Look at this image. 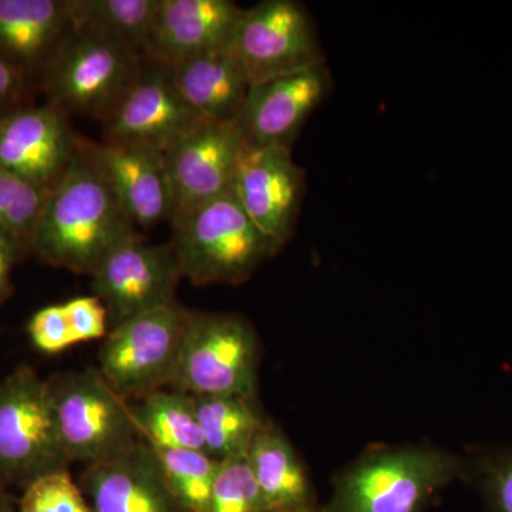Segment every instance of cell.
Masks as SVG:
<instances>
[{
    "instance_id": "6da1fadb",
    "label": "cell",
    "mask_w": 512,
    "mask_h": 512,
    "mask_svg": "<svg viewBox=\"0 0 512 512\" xmlns=\"http://www.w3.org/2000/svg\"><path fill=\"white\" fill-rule=\"evenodd\" d=\"M137 235L101 170L93 141L79 138L76 154L47 195L30 239L42 264L92 275L111 249Z\"/></svg>"
},
{
    "instance_id": "7a4b0ae2",
    "label": "cell",
    "mask_w": 512,
    "mask_h": 512,
    "mask_svg": "<svg viewBox=\"0 0 512 512\" xmlns=\"http://www.w3.org/2000/svg\"><path fill=\"white\" fill-rule=\"evenodd\" d=\"M464 457L430 444L375 446L333 483L326 512H424L448 485L463 481Z\"/></svg>"
},
{
    "instance_id": "3957f363",
    "label": "cell",
    "mask_w": 512,
    "mask_h": 512,
    "mask_svg": "<svg viewBox=\"0 0 512 512\" xmlns=\"http://www.w3.org/2000/svg\"><path fill=\"white\" fill-rule=\"evenodd\" d=\"M171 225L181 274L197 286L244 284L282 249L256 227L232 191Z\"/></svg>"
},
{
    "instance_id": "277c9868",
    "label": "cell",
    "mask_w": 512,
    "mask_h": 512,
    "mask_svg": "<svg viewBox=\"0 0 512 512\" xmlns=\"http://www.w3.org/2000/svg\"><path fill=\"white\" fill-rule=\"evenodd\" d=\"M144 56L133 46L97 30L76 26L39 89L66 114L104 123L137 79Z\"/></svg>"
},
{
    "instance_id": "5b68a950",
    "label": "cell",
    "mask_w": 512,
    "mask_h": 512,
    "mask_svg": "<svg viewBox=\"0 0 512 512\" xmlns=\"http://www.w3.org/2000/svg\"><path fill=\"white\" fill-rule=\"evenodd\" d=\"M47 393L69 464L101 463L141 441L127 400L111 389L97 367L47 377Z\"/></svg>"
},
{
    "instance_id": "8992f818",
    "label": "cell",
    "mask_w": 512,
    "mask_h": 512,
    "mask_svg": "<svg viewBox=\"0 0 512 512\" xmlns=\"http://www.w3.org/2000/svg\"><path fill=\"white\" fill-rule=\"evenodd\" d=\"M259 340L234 313L188 311L171 389L192 397L258 393Z\"/></svg>"
},
{
    "instance_id": "52a82bcc",
    "label": "cell",
    "mask_w": 512,
    "mask_h": 512,
    "mask_svg": "<svg viewBox=\"0 0 512 512\" xmlns=\"http://www.w3.org/2000/svg\"><path fill=\"white\" fill-rule=\"evenodd\" d=\"M69 467L46 379L32 366L16 367L0 380V483L25 488L37 477Z\"/></svg>"
},
{
    "instance_id": "ba28073f",
    "label": "cell",
    "mask_w": 512,
    "mask_h": 512,
    "mask_svg": "<svg viewBox=\"0 0 512 512\" xmlns=\"http://www.w3.org/2000/svg\"><path fill=\"white\" fill-rule=\"evenodd\" d=\"M188 309L175 302L110 330L99 352V372L127 402L173 382Z\"/></svg>"
},
{
    "instance_id": "9c48e42d",
    "label": "cell",
    "mask_w": 512,
    "mask_h": 512,
    "mask_svg": "<svg viewBox=\"0 0 512 512\" xmlns=\"http://www.w3.org/2000/svg\"><path fill=\"white\" fill-rule=\"evenodd\" d=\"M228 47L251 86L326 64L311 15L295 0L242 9Z\"/></svg>"
},
{
    "instance_id": "30bf717a",
    "label": "cell",
    "mask_w": 512,
    "mask_h": 512,
    "mask_svg": "<svg viewBox=\"0 0 512 512\" xmlns=\"http://www.w3.org/2000/svg\"><path fill=\"white\" fill-rule=\"evenodd\" d=\"M90 279L93 295L106 306L111 330L128 319L173 305L184 278L171 244H147L137 234L111 249Z\"/></svg>"
},
{
    "instance_id": "8fae6325",
    "label": "cell",
    "mask_w": 512,
    "mask_h": 512,
    "mask_svg": "<svg viewBox=\"0 0 512 512\" xmlns=\"http://www.w3.org/2000/svg\"><path fill=\"white\" fill-rule=\"evenodd\" d=\"M201 123L178 92L171 67L144 59L137 79L103 123V143L165 154Z\"/></svg>"
},
{
    "instance_id": "7c38bea8",
    "label": "cell",
    "mask_w": 512,
    "mask_h": 512,
    "mask_svg": "<svg viewBox=\"0 0 512 512\" xmlns=\"http://www.w3.org/2000/svg\"><path fill=\"white\" fill-rule=\"evenodd\" d=\"M305 185V171L293 161L292 148L245 144L231 191L256 227L284 248L295 231Z\"/></svg>"
},
{
    "instance_id": "4fadbf2b",
    "label": "cell",
    "mask_w": 512,
    "mask_h": 512,
    "mask_svg": "<svg viewBox=\"0 0 512 512\" xmlns=\"http://www.w3.org/2000/svg\"><path fill=\"white\" fill-rule=\"evenodd\" d=\"M79 136L69 114L52 104H26L0 116V167L52 190L72 163Z\"/></svg>"
},
{
    "instance_id": "5bb4252c",
    "label": "cell",
    "mask_w": 512,
    "mask_h": 512,
    "mask_svg": "<svg viewBox=\"0 0 512 512\" xmlns=\"http://www.w3.org/2000/svg\"><path fill=\"white\" fill-rule=\"evenodd\" d=\"M245 141L237 121H202L165 153L175 218L231 191Z\"/></svg>"
},
{
    "instance_id": "9a60e30c",
    "label": "cell",
    "mask_w": 512,
    "mask_h": 512,
    "mask_svg": "<svg viewBox=\"0 0 512 512\" xmlns=\"http://www.w3.org/2000/svg\"><path fill=\"white\" fill-rule=\"evenodd\" d=\"M330 89L332 76L326 64L249 87L237 120L245 144L292 148L303 124Z\"/></svg>"
},
{
    "instance_id": "2e32d148",
    "label": "cell",
    "mask_w": 512,
    "mask_h": 512,
    "mask_svg": "<svg viewBox=\"0 0 512 512\" xmlns=\"http://www.w3.org/2000/svg\"><path fill=\"white\" fill-rule=\"evenodd\" d=\"M92 512H184L146 441L84 467L77 481Z\"/></svg>"
},
{
    "instance_id": "e0dca14e",
    "label": "cell",
    "mask_w": 512,
    "mask_h": 512,
    "mask_svg": "<svg viewBox=\"0 0 512 512\" xmlns=\"http://www.w3.org/2000/svg\"><path fill=\"white\" fill-rule=\"evenodd\" d=\"M241 12L232 0H158L144 59L175 67L228 47Z\"/></svg>"
},
{
    "instance_id": "ac0fdd59",
    "label": "cell",
    "mask_w": 512,
    "mask_h": 512,
    "mask_svg": "<svg viewBox=\"0 0 512 512\" xmlns=\"http://www.w3.org/2000/svg\"><path fill=\"white\" fill-rule=\"evenodd\" d=\"M74 29L70 0H0V57L37 89Z\"/></svg>"
},
{
    "instance_id": "d6986e66",
    "label": "cell",
    "mask_w": 512,
    "mask_h": 512,
    "mask_svg": "<svg viewBox=\"0 0 512 512\" xmlns=\"http://www.w3.org/2000/svg\"><path fill=\"white\" fill-rule=\"evenodd\" d=\"M111 190L134 227H156L174 214V195L165 154L153 148L93 143Z\"/></svg>"
},
{
    "instance_id": "ffe728a7",
    "label": "cell",
    "mask_w": 512,
    "mask_h": 512,
    "mask_svg": "<svg viewBox=\"0 0 512 512\" xmlns=\"http://www.w3.org/2000/svg\"><path fill=\"white\" fill-rule=\"evenodd\" d=\"M171 70L178 92L198 119L208 123L238 120L251 84L229 47L204 53Z\"/></svg>"
},
{
    "instance_id": "44dd1931",
    "label": "cell",
    "mask_w": 512,
    "mask_h": 512,
    "mask_svg": "<svg viewBox=\"0 0 512 512\" xmlns=\"http://www.w3.org/2000/svg\"><path fill=\"white\" fill-rule=\"evenodd\" d=\"M247 458L266 511L293 510L318 503L308 471L274 421H266L256 434Z\"/></svg>"
},
{
    "instance_id": "7402d4cb",
    "label": "cell",
    "mask_w": 512,
    "mask_h": 512,
    "mask_svg": "<svg viewBox=\"0 0 512 512\" xmlns=\"http://www.w3.org/2000/svg\"><path fill=\"white\" fill-rule=\"evenodd\" d=\"M194 399L205 451L217 461L247 456L266 421L256 397L200 396Z\"/></svg>"
},
{
    "instance_id": "603a6c76",
    "label": "cell",
    "mask_w": 512,
    "mask_h": 512,
    "mask_svg": "<svg viewBox=\"0 0 512 512\" xmlns=\"http://www.w3.org/2000/svg\"><path fill=\"white\" fill-rule=\"evenodd\" d=\"M128 407L141 440L151 447L207 453L190 394L160 389L131 400Z\"/></svg>"
},
{
    "instance_id": "cb8c5ba5",
    "label": "cell",
    "mask_w": 512,
    "mask_h": 512,
    "mask_svg": "<svg viewBox=\"0 0 512 512\" xmlns=\"http://www.w3.org/2000/svg\"><path fill=\"white\" fill-rule=\"evenodd\" d=\"M74 23L133 46L144 56L158 0H70Z\"/></svg>"
},
{
    "instance_id": "d4e9b609",
    "label": "cell",
    "mask_w": 512,
    "mask_h": 512,
    "mask_svg": "<svg viewBox=\"0 0 512 512\" xmlns=\"http://www.w3.org/2000/svg\"><path fill=\"white\" fill-rule=\"evenodd\" d=\"M151 448L160 461L171 493L184 512L207 511L220 461L204 451Z\"/></svg>"
},
{
    "instance_id": "484cf974",
    "label": "cell",
    "mask_w": 512,
    "mask_h": 512,
    "mask_svg": "<svg viewBox=\"0 0 512 512\" xmlns=\"http://www.w3.org/2000/svg\"><path fill=\"white\" fill-rule=\"evenodd\" d=\"M463 457V481L474 488L485 512H512V444H478Z\"/></svg>"
},
{
    "instance_id": "4316f807",
    "label": "cell",
    "mask_w": 512,
    "mask_h": 512,
    "mask_svg": "<svg viewBox=\"0 0 512 512\" xmlns=\"http://www.w3.org/2000/svg\"><path fill=\"white\" fill-rule=\"evenodd\" d=\"M49 192L0 167V229L18 239L28 256L30 239Z\"/></svg>"
},
{
    "instance_id": "83f0119b",
    "label": "cell",
    "mask_w": 512,
    "mask_h": 512,
    "mask_svg": "<svg viewBox=\"0 0 512 512\" xmlns=\"http://www.w3.org/2000/svg\"><path fill=\"white\" fill-rule=\"evenodd\" d=\"M205 512H268L247 456L220 461Z\"/></svg>"
},
{
    "instance_id": "f1b7e54d",
    "label": "cell",
    "mask_w": 512,
    "mask_h": 512,
    "mask_svg": "<svg viewBox=\"0 0 512 512\" xmlns=\"http://www.w3.org/2000/svg\"><path fill=\"white\" fill-rule=\"evenodd\" d=\"M16 512H92L69 470L37 477L23 488Z\"/></svg>"
},
{
    "instance_id": "f546056e",
    "label": "cell",
    "mask_w": 512,
    "mask_h": 512,
    "mask_svg": "<svg viewBox=\"0 0 512 512\" xmlns=\"http://www.w3.org/2000/svg\"><path fill=\"white\" fill-rule=\"evenodd\" d=\"M26 330L33 348L43 355H57L74 345L63 303L45 306L33 313Z\"/></svg>"
},
{
    "instance_id": "4dcf8cb0",
    "label": "cell",
    "mask_w": 512,
    "mask_h": 512,
    "mask_svg": "<svg viewBox=\"0 0 512 512\" xmlns=\"http://www.w3.org/2000/svg\"><path fill=\"white\" fill-rule=\"evenodd\" d=\"M74 345L104 339L109 333V315L97 296H77L63 302Z\"/></svg>"
},
{
    "instance_id": "1f68e13d",
    "label": "cell",
    "mask_w": 512,
    "mask_h": 512,
    "mask_svg": "<svg viewBox=\"0 0 512 512\" xmlns=\"http://www.w3.org/2000/svg\"><path fill=\"white\" fill-rule=\"evenodd\" d=\"M35 89V83L0 57V116L32 103L30 97Z\"/></svg>"
},
{
    "instance_id": "d6a6232c",
    "label": "cell",
    "mask_w": 512,
    "mask_h": 512,
    "mask_svg": "<svg viewBox=\"0 0 512 512\" xmlns=\"http://www.w3.org/2000/svg\"><path fill=\"white\" fill-rule=\"evenodd\" d=\"M28 256L18 239L0 229V306L13 292L12 272L22 258Z\"/></svg>"
},
{
    "instance_id": "836d02e7",
    "label": "cell",
    "mask_w": 512,
    "mask_h": 512,
    "mask_svg": "<svg viewBox=\"0 0 512 512\" xmlns=\"http://www.w3.org/2000/svg\"><path fill=\"white\" fill-rule=\"evenodd\" d=\"M12 498L8 493V487L5 484L0 483V512H6L12 510Z\"/></svg>"
},
{
    "instance_id": "e575fe53",
    "label": "cell",
    "mask_w": 512,
    "mask_h": 512,
    "mask_svg": "<svg viewBox=\"0 0 512 512\" xmlns=\"http://www.w3.org/2000/svg\"><path fill=\"white\" fill-rule=\"evenodd\" d=\"M275 512H326L325 507L319 503L305 505V507L293 508V510L275 511Z\"/></svg>"
},
{
    "instance_id": "d590c367",
    "label": "cell",
    "mask_w": 512,
    "mask_h": 512,
    "mask_svg": "<svg viewBox=\"0 0 512 512\" xmlns=\"http://www.w3.org/2000/svg\"><path fill=\"white\" fill-rule=\"evenodd\" d=\"M6 512H16V508H12V510L6 511Z\"/></svg>"
}]
</instances>
